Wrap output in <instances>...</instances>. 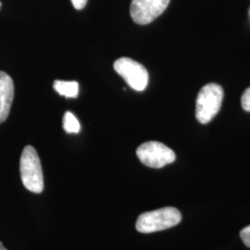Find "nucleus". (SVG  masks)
Listing matches in <instances>:
<instances>
[{
  "label": "nucleus",
  "instance_id": "nucleus-1",
  "mask_svg": "<svg viewBox=\"0 0 250 250\" xmlns=\"http://www.w3.org/2000/svg\"><path fill=\"white\" fill-rule=\"evenodd\" d=\"M20 172L24 188L36 194L43 192V170L40 159L34 146H26L23 148L20 161Z\"/></svg>",
  "mask_w": 250,
  "mask_h": 250
},
{
  "label": "nucleus",
  "instance_id": "nucleus-2",
  "mask_svg": "<svg viewBox=\"0 0 250 250\" xmlns=\"http://www.w3.org/2000/svg\"><path fill=\"white\" fill-rule=\"evenodd\" d=\"M181 220L182 215L177 208L166 207L142 213L136 221L135 228L143 233L160 232L177 225Z\"/></svg>",
  "mask_w": 250,
  "mask_h": 250
},
{
  "label": "nucleus",
  "instance_id": "nucleus-3",
  "mask_svg": "<svg viewBox=\"0 0 250 250\" xmlns=\"http://www.w3.org/2000/svg\"><path fill=\"white\" fill-rule=\"evenodd\" d=\"M224 92L217 83H208L199 91L196 105V117L202 125L208 124L220 111Z\"/></svg>",
  "mask_w": 250,
  "mask_h": 250
},
{
  "label": "nucleus",
  "instance_id": "nucleus-4",
  "mask_svg": "<svg viewBox=\"0 0 250 250\" xmlns=\"http://www.w3.org/2000/svg\"><path fill=\"white\" fill-rule=\"evenodd\" d=\"M136 156L144 165L154 169H161L176 159L175 153L170 147L156 141L140 145L136 149Z\"/></svg>",
  "mask_w": 250,
  "mask_h": 250
},
{
  "label": "nucleus",
  "instance_id": "nucleus-5",
  "mask_svg": "<svg viewBox=\"0 0 250 250\" xmlns=\"http://www.w3.org/2000/svg\"><path fill=\"white\" fill-rule=\"evenodd\" d=\"M114 70L122 76L127 84L138 92L146 88L148 83V72L142 64L130 58H121L114 62Z\"/></svg>",
  "mask_w": 250,
  "mask_h": 250
},
{
  "label": "nucleus",
  "instance_id": "nucleus-6",
  "mask_svg": "<svg viewBox=\"0 0 250 250\" xmlns=\"http://www.w3.org/2000/svg\"><path fill=\"white\" fill-rule=\"evenodd\" d=\"M170 0H132L130 13L135 23L146 25L161 16Z\"/></svg>",
  "mask_w": 250,
  "mask_h": 250
},
{
  "label": "nucleus",
  "instance_id": "nucleus-7",
  "mask_svg": "<svg viewBox=\"0 0 250 250\" xmlns=\"http://www.w3.org/2000/svg\"><path fill=\"white\" fill-rule=\"evenodd\" d=\"M14 98V83L6 72H0V124L9 116Z\"/></svg>",
  "mask_w": 250,
  "mask_h": 250
},
{
  "label": "nucleus",
  "instance_id": "nucleus-8",
  "mask_svg": "<svg viewBox=\"0 0 250 250\" xmlns=\"http://www.w3.org/2000/svg\"><path fill=\"white\" fill-rule=\"evenodd\" d=\"M54 89L67 99H75L79 94V83L75 81H55Z\"/></svg>",
  "mask_w": 250,
  "mask_h": 250
},
{
  "label": "nucleus",
  "instance_id": "nucleus-9",
  "mask_svg": "<svg viewBox=\"0 0 250 250\" xmlns=\"http://www.w3.org/2000/svg\"><path fill=\"white\" fill-rule=\"evenodd\" d=\"M63 128L67 134H78L80 132V123L70 111H67L64 114Z\"/></svg>",
  "mask_w": 250,
  "mask_h": 250
},
{
  "label": "nucleus",
  "instance_id": "nucleus-10",
  "mask_svg": "<svg viewBox=\"0 0 250 250\" xmlns=\"http://www.w3.org/2000/svg\"><path fill=\"white\" fill-rule=\"evenodd\" d=\"M242 107L246 110L250 112V87L246 90L241 98Z\"/></svg>",
  "mask_w": 250,
  "mask_h": 250
},
{
  "label": "nucleus",
  "instance_id": "nucleus-11",
  "mask_svg": "<svg viewBox=\"0 0 250 250\" xmlns=\"http://www.w3.org/2000/svg\"><path fill=\"white\" fill-rule=\"evenodd\" d=\"M240 237L247 247L250 248V225L245 227L240 232Z\"/></svg>",
  "mask_w": 250,
  "mask_h": 250
},
{
  "label": "nucleus",
  "instance_id": "nucleus-12",
  "mask_svg": "<svg viewBox=\"0 0 250 250\" xmlns=\"http://www.w3.org/2000/svg\"><path fill=\"white\" fill-rule=\"evenodd\" d=\"M87 1L88 0H72V3L73 7H74V9L81 10V9H83L86 6Z\"/></svg>",
  "mask_w": 250,
  "mask_h": 250
},
{
  "label": "nucleus",
  "instance_id": "nucleus-13",
  "mask_svg": "<svg viewBox=\"0 0 250 250\" xmlns=\"http://www.w3.org/2000/svg\"><path fill=\"white\" fill-rule=\"evenodd\" d=\"M0 250H8L3 246V244L1 242H0Z\"/></svg>",
  "mask_w": 250,
  "mask_h": 250
},
{
  "label": "nucleus",
  "instance_id": "nucleus-14",
  "mask_svg": "<svg viewBox=\"0 0 250 250\" xmlns=\"http://www.w3.org/2000/svg\"><path fill=\"white\" fill-rule=\"evenodd\" d=\"M0 7H1V3H0Z\"/></svg>",
  "mask_w": 250,
  "mask_h": 250
}]
</instances>
